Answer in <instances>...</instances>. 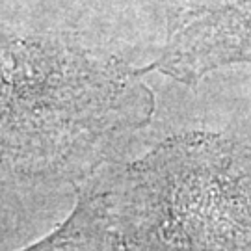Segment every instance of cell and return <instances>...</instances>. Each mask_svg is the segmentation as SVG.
Masks as SVG:
<instances>
[{
    "label": "cell",
    "instance_id": "6da1fadb",
    "mask_svg": "<svg viewBox=\"0 0 251 251\" xmlns=\"http://www.w3.org/2000/svg\"><path fill=\"white\" fill-rule=\"evenodd\" d=\"M154 97L108 54L0 32V166L50 177L95 166L108 142L149 123Z\"/></svg>",
    "mask_w": 251,
    "mask_h": 251
},
{
    "label": "cell",
    "instance_id": "7a4b0ae2",
    "mask_svg": "<svg viewBox=\"0 0 251 251\" xmlns=\"http://www.w3.org/2000/svg\"><path fill=\"white\" fill-rule=\"evenodd\" d=\"M125 198L166 251L251 248V144L190 132L126 168Z\"/></svg>",
    "mask_w": 251,
    "mask_h": 251
},
{
    "label": "cell",
    "instance_id": "3957f363",
    "mask_svg": "<svg viewBox=\"0 0 251 251\" xmlns=\"http://www.w3.org/2000/svg\"><path fill=\"white\" fill-rule=\"evenodd\" d=\"M166 47L154 69L184 84L251 63V0H162Z\"/></svg>",
    "mask_w": 251,
    "mask_h": 251
}]
</instances>
